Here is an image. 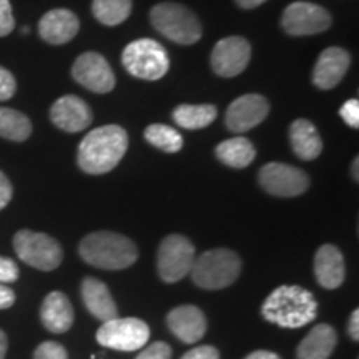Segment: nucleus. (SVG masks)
Here are the masks:
<instances>
[{
  "instance_id": "1",
  "label": "nucleus",
  "mask_w": 359,
  "mask_h": 359,
  "mask_svg": "<svg viewBox=\"0 0 359 359\" xmlns=\"http://www.w3.org/2000/svg\"><path fill=\"white\" fill-rule=\"evenodd\" d=\"M127 150V132L118 125H103L88 132L80 142L77 163L88 175H105L122 161Z\"/></svg>"
},
{
  "instance_id": "2",
  "label": "nucleus",
  "mask_w": 359,
  "mask_h": 359,
  "mask_svg": "<svg viewBox=\"0 0 359 359\" xmlns=\"http://www.w3.org/2000/svg\"><path fill=\"white\" fill-rule=\"evenodd\" d=\"M263 318L281 327H303L316 320L318 304L313 293L302 286H280L262 306Z\"/></svg>"
},
{
  "instance_id": "3",
  "label": "nucleus",
  "mask_w": 359,
  "mask_h": 359,
  "mask_svg": "<svg viewBox=\"0 0 359 359\" xmlns=\"http://www.w3.org/2000/svg\"><path fill=\"white\" fill-rule=\"evenodd\" d=\"M79 253L83 262L100 269H125L138 259V248L132 240L114 231L90 233L80 241Z\"/></svg>"
},
{
  "instance_id": "4",
  "label": "nucleus",
  "mask_w": 359,
  "mask_h": 359,
  "mask_svg": "<svg viewBox=\"0 0 359 359\" xmlns=\"http://www.w3.org/2000/svg\"><path fill=\"white\" fill-rule=\"evenodd\" d=\"M191 280L203 290H223L233 285L241 273V259L235 251L217 248L195 258Z\"/></svg>"
},
{
  "instance_id": "5",
  "label": "nucleus",
  "mask_w": 359,
  "mask_h": 359,
  "mask_svg": "<svg viewBox=\"0 0 359 359\" xmlns=\"http://www.w3.org/2000/svg\"><path fill=\"white\" fill-rule=\"evenodd\" d=\"M150 19L156 32L180 45L196 43L203 34L198 17L182 4L161 2L151 8Z\"/></svg>"
},
{
  "instance_id": "6",
  "label": "nucleus",
  "mask_w": 359,
  "mask_h": 359,
  "mask_svg": "<svg viewBox=\"0 0 359 359\" xmlns=\"http://www.w3.org/2000/svg\"><path fill=\"white\" fill-rule=\"evenodd\" d=\"M122 64L132 77L150 82L163 79L170 70L167 50L154 39H138L130 42L122 53Z\"/></svg>"
},
{
  "instance_id": "7",
  "label": "nucleus",
  "mask_w": 359,
  "mask_h": 359,
  "mask_svg": "<svg viewBox=\"0 0 359 359\" xmlns=\"http://www.w3.org/2000/svg\"><path fill=\"white\" fill-rule=\"evenodd\" d=\"M13 250L22 262L40 271H53L64 259L60 243L45 233L30 230L17 231L13 236Z\"/></svg>"
},
{
  "instance_id": "8",
  "label": "nucleus",
  "mask_w": 359,
  "mask_h": 359,
  "mask_svg": "<svg viewBox=\"0 0 359 359\" xmlns=\"http://www.w3.org/2000/svg\"><path fill=\"white\" fill-rule=\"evenodd\" d=\"M150 339V327L138 318H114L98 327L97 341L100 346L116 351H137Z\"/></svg>"
},
{
  "instance_id": "9",
  "label": "nucleus",
  "mask_w": 359,
  "mask_h": 359,
  "mask_svg": "<svg viewBox=\"0 0 359 359\" xmlns=\"http://www.w3.org/2000/svg\"><path fill=\"white\" fill-rule=\"evenodd\" d=\"M195 263V246L187 236L170 235L160 243L156 266L165 283H178L190 275Z\"/></svg>"
},
{
  "instance_id": "10",
  "label": "nucleus",
  "mask_w": 359,
  "mask_h": 359,
  "mask_svg": "<svg viewBox=\"0 0 359 359\" xmlns=\"http://www.w3.org/2000/svg\"><path fill=\"white\" fill-rule=\"evenodd\" d=\"M331 15L325 7L311 2H293L285 8L281 27L288 35L304 37L326 32L331 27Z\"/></svg>"
},
{
  "instance_id": "11",
  "label": "nucleus",
  "mask_w": 359,
  "mask_h": 359,
  "mask_svg": "<svg viewBox=\"0 0 359 359\" xmlns=\"http://www.w3.org/2000/svg\"><path fill=\"white\" fill-rule=\"evenodd\" d=\"M259 185L264 191L281 198H293L303 195L309 188V177L306 172L286 163H266L259 170Z\"/></svg>"
},
{
  "instance_id": "12",
  "label": "nucleus",
  "mask_w": 359,
  "mask_h": 359,
  "mask_svg": "<svg viewBox=\"0 0 359 359\" xmlns=\"http://www.w3.org/2000/svg\"><path fill=\"white\" fill-rule=\"evenodd\" d=\"M72 77L93 93H109L116 85L114 70L98 52L82 53L72 67Z\"/></svg>"
},
{
  "instance_id": "13",
  "label": "nucleus",
  "mask_w": 359,
  "mask_h": 359,
  "mask_svg": "<svg viewBox=\"0 0 359 359\" xmlns=\"http://www.w3.org/2000/svg\"><path fill=\"white\" fill-rule=\"evenodd\" d=\"M251 45L246 39L224 37L217 42L212 52V69L217 75L223 79H231L240 75L250 64Z\"/></svg>"
},
{
  "instance_id": "14",
  "label": "nucleus",
  "mask_w": 359,
  "mask_h": 359,
  "mask_svg": "<svg viewBox=\"0 0 359 359\" xmlns=\"http://www.w3.org/2000/svg\"><path fill=\"white\" fill-rule=\"evenodd\" d=\"M268 114L269 102L266 98L258 93H246L231 102L224 115V123L231 132L243 133L263 123Z\"/></svg>"
},
{
  "instance_id": "15",
  "label": "nucleus",
  "mask_w": 359,
  "mask_h": 359,
  "mask_svg": "<svg viewBox=\"0 0 359 359\" xmlns=\"http://www.w3.org/2000/svg\"><path fill=\"white\" fill-rule=\"evenodd\" d=\"M50 120L57 128L67 133H79L90 127L93 120V114L77 95H64L53 102L50 109Z\"/></svg>"
},
{
  "instance_id": "16",
  "label": "nucleus",
  "mask_w": 359,
  "mask_h": 359,
  "mask_svg": "<svg viewBox=\"0 0 359 359\" xmlns=\"http://www.w3.org/2000/svg\"><path fill=\"white\" fill-rule=\"evenodd\" d=\"M167 325L170 331L187 344L198 343L205 336L206 327H208L205 313L193 304L173 308L167 316Z\"/></svg>"
},
{
  "instance_id": "17",
  "label": "nucleus",
  "mask_w": 359,
  "mask_h": 359,
  "mask_svg": "<svg viewBox=\"0 0 359 359\" xmlns=\"http://www.w3.org/2000/svg\"><path fill=\"white\" fill-rule=\"evenodd\" d=\"M80 30L79 17L69 8L48 11L39 22V35L50 45H64L75 39Z\"/></svg>"
},
{
  "instance_id": "18",
  "label": "nucleus",
  "mask_w": 359,
  "mask_h": 359,
  "mask_svg": "<svg viewBox=\"0 0 359 359\" xmlns=\"http://www.w3.org/2000/svg\"><path fill=\"white\" fill-rule=\"evenodd\" d=\"M351 65V57L344 48L330 47L321 52L313 70V83L320 90H331L343 80Z\"/></svg>"
},
{
  "instance_id": "19",
  "label": "nucleus",
  "mask_w": 359,
  "mask_h": 359,
  "mask_svg": "<svg viewBox=\"0 0 359 359\" xmlns=\"http://www.w3.org/2000/svg\"><path fill=\"white\" fill-rule=\"evenodd\" d=\"M74 306L62 291H52L45 296L40 306V321L53 334L67 333L74 325Z\"/></svg>"
},
{
  "instance_id": "20",
  "label": "nucleus",
  "mask_w": 359,
  "mask_h": 359,
  "mask_svg": "<svg viewBox=\"0 0 359 359\" xmlns=\"http://www.w3.org/2000/svg\"><path fill=\"white\" fill-rule=\"evenodd\" d=\"M314 275L323 288L336 290L343 285L346 268L343 253L334 245H323L314 257Z\"/></svg>"
},
{
  "instance_id": "21",
  "label": "nucleus",
  "mask_w": 359,
  "mask_h": 359,
  "mask_svg": "<svg viewBox=\"0 0 359 359\" xmlns=\"http://www.w3.org/2000/svg\"><path fill=\"white\" fill-rule=\"evenodd\" d=\"M82 299L88 313L97 320L105 323L114 320V318H118V308H116L109 288H107L105 283L97 280V278H83Z\"/></svg>"
},
{
  "instance_id": "22",
  "label": "nucleus",
  "mask_w": 359,
  "mask_h": 359,
  "mask_svg": "<svg viewBox=\"0 0 359 359\" xmlns=\"http://www.w3.org/2000/svg\"><path fill=\"white\" fill-rule=\"evenodd\" d=\"M290 142L299 160H316L323 151V140L314 125L306 118H298L290 127Z\"/></svg>"
},
{
  "instance_id": "23",
  "label": "nucleus",
  "mask_w": 359,
  "mask_h": 359,
  "mask_svg": "<svg viewBox=\"0 0 359 359\" xmlns=\"http://www.w3.org/2000/svg\"><path fill=\"white\" fill-rule=\"evenodd\" d=\"M338 334L330 325H316L296 349L298 359H327L333 354Z\"/></svg>"
},
{
  "instance_id": "24",
  "label": "nucleus",
  "mask_w": 359,
  "mask_h": 359,
  "mask_svg": "<svg viewBox=\"0 0 359 359\" xmlns=\"http://www.w3.org/2000/svg\"><path fill=\"white\" fill-rule=\"evenodd\" d=\"M217 156L222 163L231 168H246L257 158V148L245 137L224 140L217 147Z\"/></svg>"
},
{
  "instance_id": "25",
  "label": "nucleus",
  "mask_w": 359,
  "mask_h": 359,
  "mask_svg": "<svg viewBox=\"0 0 359 359\" xmlns=\"http://www.w3.org/2000/svg\"><path fill=\"white\" fill-rule=\"evenodd\" d=\"M218 110L215 105H178L173 110V120L180 128L185 130H200L206 128L208 125H212L217 120Z\"/></svg>"
},
{
  "instance_id": "26",
  "label": "nucleus",
  "mask_w": 359,
  "mask_h": 359,
  "mask_svg": "<svg viewBox=\"0 0 359 359\" xmlns=\"http://www.w3.org/2000/svg\"><path fill=\"white\" fill-rule=\"evenodd\" d=\"M32 135V123L19 110L0 107V138L11 142H25Z\"/></svg>"
},
{
  "instance_id": "27",
  "label": "nucleus",
  "mask_w": 359,
  "mask_h": 359,
  "mask_svg": "<svg viewBox=\"0 0 359 359\" xmlns=\"http://www.w3.org/2000/svg\"><path fill=\"white\" fill-rule=\"evenodd\" d=\"M92 12L103 25H120L130 17L132 0H93Z\"/></svg>"
},
{
  "instance_id": "28",
  "label": "nucleus",
  "mask_w": 359,
  "mask_h": 359,
  "mask_svg": "<svg viewBox=\"0 0 359 359\" xmlns=\"http://www.w3.org/2000/svg\"><path fill=\"white\" fill-rule=\"evenodd\" d=\"M145 140L167 154H177L183 147V137L178 130L168 125L154 123L145 128Z\"/></svg>"
},
{
  "instance_id": "29",
  "label": "nucleus",
  "mask_w": 359,
  "mask_h": 359,
  "mask_svg": "<svg viewBox=\"0 0 359 359\" xmlns=\"http://www.w3.org/2000/svg\"><path fill=\"white\" fill-rule=\"evenodd\" d=\"M34 359H69V353L62 346L60 343L55 341H45L39 344L34 353Z\"/></svg>"
},
{
  "instance_id": "30",
  "label": "nucleus",
  "mask_w": 359,
  "mask_h": 359,
  "mask_svg": "<svg viewBox=\"0 0 359 359\" xmlns=\"http://www.w3.org/2000/svg\"><path fill=\"white\" fill-rule=\"evenodd\" d=\"M13 29H15V19H13L11 0H0V37H7L13 32Z\"/></svg>"
},
{
  "instance_id": "31",
  "label": "nucleus",
  "mask_w": 359,
  "mask_h": 359,
  "mask_svg": "<svg viewBox=\"0 0 359 359\" xmlns=\"http://www.w3.org/2000/svg\"><path fill=\"white\" fill-rule=\"evenodd\" d=\"M17 92V80L4 67H0V102H7L15 95Z\"/></svg>"
},
{
  "instance_id": "32",
  "label": "nucleus",
  "mask_w": 359,
  "mask_h": 359,
  "mask_svg": "<svg viewBox=\"0 0 359 359\" xmlns=\"http://www.w3.org/2000/svg\"><path fill=\"white\" fill-rule=\"evenodd\" d=\"M137 359H172V348L167 343H154L138 354Z\"/></svg>"
},
{
  "instance_id": "33",
  "label": "nucleus",
  "mask_w": 359,
  "mask_h": 359,
  "mask_svg": "<svg viewBox=\"0 0 359 359\" xmlns=\"http://www.w3.org/2000/svg\"><path fill=\"white\" fill-rule=\"evenodd\" d=\"M19 266H17V263L13 259L0 257V283L8 285V283L19 280Z\"/></svg>"
},
{
  "instance_id": "34",
  "label": "nucleus",
  "mask_w": 359,
  "mask_h": 359,
  "mask_svg": "<svg viewBox=\"0 0 359 359\" xmlns=\"http://www.w3.org/2000/svg\"><path fill=\"white\" fill-rule=\"evenodd\" d=\"M339 115L341 118L349 125V127L358 128L359 127V102L356 98H351V100L344 103V105L339 109Z\"/></svg>"
},
{
  "instance_id": "35",
  "label": "nucleus",
  "mask_w": 359,
  "mask_h": 359,
  "mask_svg": "<svg viewBox=\"0 0 359 359\" xmlns=\"http://www.w3.org/2000/svg\"><path fill=\"white\" fill-rule=\"evenodd\" d=\"M182 359H219V351L212 344H203V346L190 349L183 354Z\"/></svg>"
},
{
  "instance_id": "36",
  "label": "nucleus",
  "mask_w": 359,
  "mask_h": 359,
  "mask_svg": "<svg viewBox=\"0 0 359 359\" xmlns=\"http://www.w3.org/2000/svg\"><path fill=\"white\" fill-rule=\"evenodd\" d=\"M13 195V188L11 180L7 178V175L0 172V210H4L11 203Z\"/></svg>"
},
{
  "instance_id": "37",
  "label": "nucleus",
  "mask_w": 359,
  "mask_h": 359,
  "mask_svg": "<svg viewBox=\"0 0 359 359\" xmlns=\"http://www.w3.org/2000/svg\"><path fill=\"white\" fill-rule=\"evenodd\" d=\"M15 303V291L0 283V309H8Z\"/></svg>"
},
{
  "instance_id": "38",
  "label": "nucleus",
  "mask_w": 359,
  "mask_h": 359,
  "mask_svg": "<svg viewBox=\"0 0 359 359\" xmlns=\"http://www.w3.org/2000/svg\"><path fill=\"white\" fill-rule=\"evenodd\" d=\"M348 333L354 341L359 339V309H354L351 318H349Z\"/></svg>"
},
{
  "instance_id": "39",
  "label": "nucleus",
  "mask_w": 359,
  "mask_h": 359,
  "mask_svg": "<svg viewBox=\"0 0 359 359\" xmlns=\"http://www.w3.org/2000/svg\"><path fill=\"white\" fill-rule=\"evenodd\" d=\"M245 359H281L278 356L276 353H271V351H264V349H259V351H255L246 356Z\"/></svg>"
},
{
  "instance_id": "40",
  "label": "nucleus",
  "mask_w": 359,
  "mask_h": 359,
  "mask_svg": "<svg viewBox=\"0 0 359 359\" xmlns=\"http://www.w3.org/2000/svg\"><path fill=\"white\" fill-rule=\"evenodd\" d=\"M235 2L240 6L241 8H246V11H250V8H257L262 6V4L268 2V0H235Z\"/></svg>"
},
{
  "instance_id": "41",
  "label": "nucleus",
  "mask_w": 359,
  "mask_h": 359,
  "mask_svg": "<svg viewBox=\"0 0 359 359\" xmlns=\"http://www.w3.org/2000/svg\"><path fill=\"white\" fill-rule=\"evenodd\" d=\"M7 346H8V341H7V334L0 330V359H6L7 354Z\"/></svg>"
},
{
  "instance_id": "42",
  "label": "nucleus",
  "mask_w": 359,
  "mask_h": 359,
  "mask_svg": "<svg viewBox=\"0 0 359 359\" xmlns=\"http://www.w3.org/2000/svg\"><path fill=\"white\" fill-rule=\"evenodd\" d=\"M358 165H359V160L358 158H354V161H353V178L354 180H356V182H358V180H359V173H358Z\"/></svg>"
}]
</instances>
